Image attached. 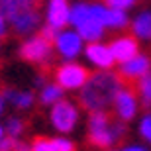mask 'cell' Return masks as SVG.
<instances>
[{
    "label": "cell",
    "instance_id": "6da1fadb",
    "mask_svg": "<svg viewBox=\"0 0 151 151\" xmlns=\"http://www.w3.org/2000/svg\"><path fill=\"white\" fill-rule=\"evenodd\" d=\"M124 78L112 71H98L90 75L84 86L78 90V102L88 112H106L114 106L116 94L124 88Z\"/></svg>",
    "mask_w": 151,
    "mask_h": 151
},
{
    "label": "cell",
    "instance_id": "7a4b0ae2",
    "mask_svg": "<svg viewBox=\"0 0 151 151\" xmlns=\"http://www.w3.org/2000/svg\"><path fill=\"white\" fill-rule=\"evenodd\" d=\"M126 134L124 122H112L108 112H90L88 116V137L90 143L102 149H110Z\"/></svg>",
    "mask_w": 151,
    "mask_h": 151
},
{
    "label": "cell",
    "instance_id": "3957f363",
    "mask_svg": "<svg viewBox=\"0 0 151 151\" xmlns=\"http://www.w3.org/2000/svg\"><path fill=\"white\" fill-rule=\"evenodd\" d=\"M20 57L34 65H49L53 59V43L43 35H29L20 45Z\"/></svg>",
    "mask_w": 151,
    "mask_h": 151
},
{
    "label": "cell",
    "instance_id": "277c9868",
    "mask_svg": "<svg viewBox=\"0 0 151 151\" xmlns=\"http://www.w3.org/2000/svg\"><path fill=\"white\" fill-rule=\"evenodd\" d=\"M78 120H81V112H78V106L75 102L61 100L55 106H51L49 122L59 134H71L78 126Z\"/></svg>",
    "mask_w": 151,
    "mask_h": 151
},
{
    "label": "cell",
    "instance_id": "5b68a950",
    "mask_svg": "<svg viewBox=\"0 0 151 151\" xmlns=\"http://www.w3.org/2000/svg\"><path fill=\"white\" fill-rule=\"evenodd\" d=\"M88 71L86 67L78 65L75 61H67L55 69V83L63 86L65 90H81L84 83L88 81Z\"/></svg>",
    "mask_w": 151,
    "mask_h": 151
},
{
    "label": "cell",
    "instance_id": "8992f818",
    "mask_svg": "<svg viewBox=\"0 0 151 151\" xmlns=\"http://www.w3.org/2000/svg\"><path fill=\"white\" fill-rule=\"evenodd\" d=\"M53 47L65 61H75L84 51V39L77 29H61L57 39L53 41Z\"/></svg>",
    "mask_w": 151,
    "mask_h": 151
},
{
    "label": "cell",
    "instance_id": "52a82bcc",
    "mask_svg": "<svg viewBox=\"0 0 151 151\" xmlns=\"http://www.w3.org/2000/svg\"><path fill=\"white\" fill-rule=\"evenodd\" d=\"M84 57L86 61L92 65L98 71H110V69L116 65V57L112 53V47L102 41H96V43H88L84 47Z\"/></svg>",
    "mask_w": 151,
    "mask_h": 151
},
{
    "label": "cell",
    "instance_id": "ba28073f",
    "mask_svg": "<svg viewBox=\"0 0 151 151\" xmlns=\"http://www.w3.org/2000/svg\"><path fill=\"white\" fill-rule=\"evenodd\" d=\"M137 108H139V96L135 94L132 88L124 86L116 94V100H114V112H116L118 120L120 122L134 120L135 114H137Z\"/></svg>",
    "mask_w": 151,
    "mask_h": 151
},
{
    "label": "cell",
    "instance_id": "9c48e42d",
    "mask_svg": "<svg viewBox=\"0 0 151 151\" xmlns=\"http://www.w3.org/2000/svg\"><path fill=\"white\" fill-rule=\"evenodd\" d=\"M92 14L104 26V29H124L129 24L126 12L110 8L108 4H92Z\"/></svg>",
    "mask_w": 151,
    "mask_h": 151
},
{
    "label": "cell",
    "instance_id": "30bf717a",
    "mask_svg": "<svg viewBox=\"0 0 151 151\" xmlns=\"http://www.w3.org/2000/svg\"><path fill=\"white\" fill-rule=\"evenodd\" d=\"M147 73H151V59L143 53H137L135 57L128 59V61L120 63V77L124 81H132L137 83L141 77H145Z\"/></svg>",
    "mask_w": 151,
    "mask_h": 151
},
{
    "label": "cell",
    "instance_id": "8fae6325",
    "mask_svg": "<svg viewBox=\"0 0 151 151\" xmlns=\"http://www.w3.org/2000/svg\"><path fill=\"white\" fill-rule=\"evenodd\" d=\"M71 20V6L67 0H49L45 8V24L61 32Z\"/></svg>",
    "mask_w": 151,
    "mask_h": 151
},
{
    "label": "cell",
    "instance_id": "7c38bea8",
    "mask_svg": "<svg viewBox=\"0 0 151 151\" xmlns=\"http://www.w3.org/2000/svg\"><path fill=\"white\" fill-rule=\"evenodd\" d=\"M10 26L14 28L16 34L29 35V34H34L35 29H39V26H41V16H39L37 8H34V10L18 12L16 16L10 20Z\"/></svg>",
    "mask_w": 151,
    "mask_h": 151
},
{
    "label": "cell",
    "instance_id": "4fadbf2b",
    "mask_svg": "<svg viewBox=\"0 0 151 151\" xmlns=\"http://www.w3.org/2000/svg\"><path fill=\"white\" fill-rule=\"evenodd\" d=\"M110 47H112V53L116 57V63H124L139 53L137 39L134 35H120V37H116L110 43Z\"/></svg>",
    "mask_w": 151,
    "mask_h": 151
},
{
    "label": "cell",
    "instance_id": "5bb4252c",
    "mask_svg": "<svg viewBox=\"0 0 151 151\" xmlns=\"http://www.w3.org/2000/svg\"><path fill=\"white\" fill-rule=\"evenodd\" d=\"M2 96H4L6 104H12L14 108L18 110H29V108L34 106V92H29V90H20V88H10V86H6L2 88Z\"/></svg>",
    "mask_w": 151,
    "mask_h": 151
},
{
    "label": "cell",
    "instance_id": "9a60e30c",
    "mask_svg": "<svg viewBox=\"0 0 151 151\" xmlns=\"http://www.w3.org/2000/svg\"><path fill=\"white\" fill-rule=\"evenodd\" d=\"M77 32L81 34V37L84 39V43H96V41H100L102 35H104V26H102L94 18V14H92V18H90L88 22H84V24L78 26Z\"/></svg>",
    "mask_w": 151,
    "mask_h": 151
},
{
    "label": "cell",
    "instance_id": "2e32d148",
    "mask_svg": "<svg viewBox=\"0 0 151 151\" xmlns=\"http://www.w3.org/2000/svg\"><path fill=\"white\" fill-rule=\"evenodd\" d=\"M132 32H134V37L137 39H151V12L149 10H143L141 14H137L134 18Z\"/></svg>",
    "mask_w": 151,
    "mask_h": 151
},
{
    "label": "cell",
    "instance_id": "e0dca14e",
    "mask_svg": "<svg viewBox=\"0 0 151 151\" xmlns=\"http://www.w3.org/2000/svg\"><path fill=\"white\" fill-rule=\"evenodd\" d=\"M65 88L59 86L57 83H51V84H45L43 88H39V102L43 106H55L57 102L65 100Z\"/></svg>",
    "mask_w": 151,
    "mask_h": 151
},
{
    "label": "cell",
    "instance_id": "ac0fdd59",
    "mask_svg": "<svg viewBox=\"0 0 151 151\" xmlns=\"http://www.w3.org/2000/svg\"><path fill=\"white\" fill-rule=\"evenodd\" d=\"M90 18H92V4H86V2H75V4L71 6V20H69V24H71L75 29H77L81 24L88 22Z\"/></svg>",
    "mask_w": 151,
    "mask_h": 151
},
{
    "label": "cell",
    "instance_id": "d6986e66",
    "mask_svg": "<svg viewBox=\"0 0 151 151\" xmlns=\"http://www.w3.org/2000/svg\"><path fill=\"white\" fill-rule=\"evenodd\" d=\"M34 8H37V0H12L10 4L2 10V14H4V16L8 18V22H10V20L16 16L18 12L34 10Z\"/></svg>",
    "mask_w": 151,
    "mask_h": 151
},
{
    "label": "cell",
    "instance_id": "ffe728a7",
    "mask_svg": "<svg viewBox=\"0 0 151 151\" xmlns=\"http://www.w3.org/2000/svg\"><path fill=\"white\" fill-rule=\"evenodd\" d=\"M135 90H137L139 102H143L147 108H151V73H147L145 77H141L135 83Z\"/></svg>",
    "mask_w": 151,
    "mask_h": 151
},
{
    "label": "cell",
    "instance_id": "44dd1931",
    "mask_svg": "<svg viewBox=\"0 0 151 151\" xmlns=\"http://www.w3.org/2000/svg\"><path fill=\"white\" fill-rule=\"evenodd\" d=\"M4 129H6V135H10V137L18 139V137H22L24 129H26V124H24L22 118L10 116L8 120H6V124H4Z\"/></svg>",
    "mask_w": 151,
    "mask_h": 151
},
{
    "label": "cell",
    "instance_id": "7402d4cb",
    "mask_svg": "<svg viewBox=\"0 0 151 151\" xmlns=\"http://www.w3.org/2000/svg\"><path fill=\"white\" fill-rule=\"evenodd\" d=\"M53 145H55V151H77V145L69 137H65V135L53 137Z\"/></svg>",
    "mask_w": 151,
    "mask_h": 151
},
{
    "label": "cell",
    "instance_id": "603a6c76",
    "mask_svg": "<svg viewBox=\"0 0 151 151\" xmlns=\"http://www.w3.org/2000/svg\"><path fill=\"white\" fill-rule=\"evenodd\" d=\"M32 151H55L53 139L49 137H35L32 143Z\"/></svg>",
    "mask_w": 151,
    "mask_h": 151
},
{
    "label": "cell",
    "instance_id": "cb8c5ba5",
    "mask_svg": "<svg viewBox=\"0 0 151 151\" xmlns=\"http://www.w3.org/2000/svg\"><path fill=\"white\" fill-rule=\"evenodd\" d=\"M139 135L147 143H151V114H145L139 120Z\"/></svg>",
    "mask_w": 151,
    "mask_h": 151
},
{
    "label": "cell",
    "instance_id": "d4e9b609",
    "mask_svg": "<svg viewBox=\"0 0 151 151\" xmlns=\"http://www.w3.org/2000/svg\"><path fill=\"white\" fill-rule=\"evenodd\" d=\"M104 4H108L110 8H116V10L126 12V10H129V8L135 4V0H106Z\"/></svg>",
    "mask_w": 151,
    "mask_h": 151
},
{
    "label": "cell",
    "instance_id": "484cf974",
    "mask_svg": "<svg viewBox=\"0 0 151 151\" xmlns=\"http://www.w3.org/2000/svg\"><path fill=\"white\" fill-rule=\"evenodd\" d=\"M16 143H18V139H14L10 135H4V137L0 139V151H14Z\"/></svg>",
    "mask_w": 151,
    "mask_h": 151
},
{
    "label": "cell",
    "instance_id": "4316f807",
    "mask_svg": "<svg viewBox=\"0 0 151 151\" xmlns=\"http://www.w3.org/2000/svg\"><path fill=\"white\" fill-rule=\"evenodd\" d=\"M39 35H43L45 39H49L51 43H53V41L57 39V35H59V29H55V28H51V26L45 24L43 28H41V34H39Z\"/></svg>",
    "mask_w": 151,
    "mask_h": 151
},
{
    "label": "cell",
    "instance_id": "83f0119b",
    "mask_svg": "<svg viewBox=\"0 0 151 151\" xmlns=\"http://www.w3.org/2000/svg\"><path fill=\"white\" fill-rule=\"evenodd\" d=\"M8 26H10V22H8V18L0 12V37H4L6 34H8Z\"/></svg>",
    "mask_w": 151,
    "mask_h": 151
},
{
    "label": "cell",
    "instance_id": "f1b7e54d",
    "mask_svg": "<svg viewBox=\"0 0 151 151\" xmlns=\"http://www.w3.org/2000/svg\"><path fill=\"white\" fill-rule=\"evenodd\" d=\"M122 151H149L145 145H141V143H132V145H126Z\"/></svg>",
    "mask_w": 151,
    "mask_h": 151
},
{
    "label": "cell",
    "instance_id": "f546056e",
    "mask_svg": "<svg viewBox=\"0 0 151 151\" xmlns=\"http://www.w3.org/2000/svg\"><path fill=\"white\" fill-rule=\"evenodd\" d=\"M14 151H32V145H28L26 141H20V139H18V143H16V147H14Z\"/></svg>",
    "mask_w": 151,
    "mask_h": 151
},
{
    "label": "cell",
    "instance_id": "4dcf8cb0",
    "mask_svg": "<svg viewBox=\"0 0 151 151\" xmlns=\"http://www.w3.org/2000/svg\"><path fill=\"white\" fill-rule=\"evenodd\" d=\"M4 110H6V100H4V96H2V92H0V118H2Z\"/></svg>",
    "mask_w": 151,
    "mask_h": 151
},
{
    "label": "cell",
    "instance_id": "1f68e13d",
    "mask_svg": "<svg viewBox=\"0 0 151 151\" xmlns=\"http://www.w3.org/2000/svg\"><path fill=\"white\" fill-rule=\"evenodd\" d=\"M6 135V129H4V126H2V124H0V139H2V137H4Z\"/></svg>",
    "mask_w": 151,
    "mask_h": 151
},
{
    "label": "cell",
    "instance_id": "d6a6232c",
    "mask_svg": "<svg viewBox=\"0 0 151 151\" xmlns=\"http://www.w3.org/2000/svg\"><path fill=\"white\" fill-rule=\"evenodd\" d=\"M106 151H118V149H106Z\"/></svg>",
    "mask_w": 151,
    "mask_h": 151
}]
</instances>
